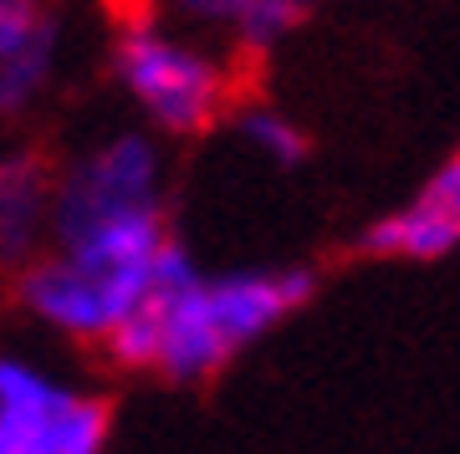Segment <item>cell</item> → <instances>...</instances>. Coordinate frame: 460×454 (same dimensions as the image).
<instances>
[{
	"mask_svg": "<svg viewBox=\"0 0 460 454\" xmlns=\"http://www.w3.org/2000/svg\"><path fill=\"white\" fill-rule=\"evenodd\" d=\"M57 66H62V41H47V47H31L11 62H0V118L36 113V102L57 82Z\"/></svg>",
	"mask_w": 460,
	"mask_h": 454,
	"instance_id": "obj_7",
	"label": "cell"
},
{
	"mask_svg": "<svg viewBox=\"0 0 460 454\" xmlns=\"http://www.w3.org/2000/svg\"><path fill=\"white\" fill-rule=\"evenodd\" d=\"M169 230V153L148 128H113L57 163L51 240L11 276L26 322L77 347H102L159 286Z\"/></svg>",
	"mask_w": 460,
	"mask_h": 454,
	"instance_id": "obj_1",
	"label": "cell"
},
{
	"mask_svg": "<svg viewBox=\"0 0 460 454\" xmlns=\"http://www.w3.org/2000/svg\"><path fill=\"white\" fill-rule=\"evenodd\" d=\"M62 11L51 0H0V62L47 47V41H62Z\"/></svg>",
	"mask_w": 460,
	"mask_h": 454,
	"instance_id": "obj_8",
	"label": "cell"
},
{
	"mask_svg": "<svg viewBox=\"0 0 460 454\" xmlns=\"http://www.w3.org/2000/svg\"><path fill=\"white\" fill-rule=\"evenodd\" d=\"M51 184L57 163L36 148L0 153V276H16L51 240Z\"/></svg>",
	"mask_w": 460,
	"mask_h": 454,
	"instance_id": "obj_5",
	"label": "cell"
},
{
	"mask_svg": "<svg viewBox=\"0 0 460 454\" xmlns=\"http://www.w3.org/2000/svg\"><path fill=\"white\" fill-rule=\"evenodd\" d=\"M317 296L313 266H230L205 271L190 245L174 240L159 286L102 342L118 373H148L174 389L210 383L256 342L292 322Z\"/></svg>",
	"mask_w": 460,
	"mask_h": 454,
	"instance_id": "obj_2",
	"label": "cell"
},
{
	"mask_svg": "<svg viewBox=\"0 0 460 454\" xmlns=\"http://www.w3.org/2000/svg\"><path fill=\"white\" fill-rule=\"evenodd\" d=\"M256 0H159V11H164L169 21H180V26H190V31L210 36V41H220L226 47L230 31H235V21L246 16Z\"/></svg>",
	"mask_w": 460,
	"mask_h": 454,
	"instance_id": "obj_9",
	"label": "cell"
},
{
	"mask_svg": "<svg viewBox=\"0 0 460 454\" xmlns=\"http://www.w3.org/2000/svg\"><path fill=\"white\" fill-rule=\"evenodd\" d=\"M230 133L241 138V148H246L251 159H261L266 169H302V163L313 159V133L302 128L287 108H277V102H241L235 98V108H230Z\"/></svg>",
	"mask_w": 460,
	"mask_h": 454,
	"instance_id": "obj_6",
	"label": "cell"
},
{
	"mask_svg": "<svg viewBox=\"0 0 460 454\" xmlns=\"http://www.w3.org/2000/svg\"><path fill=\"white\" fill-rule=\"evenodd\" d=\"M108 393L21 347H0V454H108Z\"/></svg>",
	"mask_w": 460,
	"mask_h": 454,
	"instance_id": "obj_4",
	"label": "cell"
},
{
	"mask_svg": "<svg viewBox=\"0 0 460 454\" xmlns=\"http://www.w3.org/2000/svg\"><path fill=\"white\" fill-rule=\"evenodd\" d=\"M414 199H420V205H425V210L460 240V148L425 179V184H420V189H414Z\"/></svg>",
	"mask_w": 460,
	"mask_h": 454,
	"instance_id": "obj_10",
	"label": "cell"
},
{
	"mask_svg": "<svg viewBox=\"0 0 460 454\" xmlns=\"http://www.w3.org/2000/svg\"><path fill=\"white\" fill-rule=\"evenodd\" d=\"M108 72L138 123L159 138H199L235 108L230 47L169 21L164 11H144L118 26Z\"/></svg>",
	"mask_w": 460,
	"mask_h": 454,
	"instance_id": "obj_3",
	"label": "cell"
}]
</instances>
